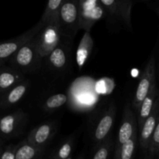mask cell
I'll return each mask as SVG.
<instances>
[{
  "instance_id": "cell-21",
  "label": "cell",
  "mask_w": 159,
  "mask_h": 159,
  "mask_svg": "<svg viewBox=\"0 0 159 159\" xmlns=\"http://www.w3.org/2000/svg\"><path fill=\"white\" fill-rule=\"evenodd\" d=\"M63 0H48L40 21L44 26L51 20L58 17V12Z\"/></svg>"
},
{
  "instance_id": "cell-30",
  "label": "cell",
  "mask_w": 159,
  "mask_h": 159,
  "mask_svg": "<svg viewBox=\"0 0 159 159\" xmlns=\"http://www.w3.org/2000/svg\"><path fill=\"white\" fill-rule=\"evenodd\" d=\"M79 159H82V158H79Z\"/></svg>"
},
{
  "instance_id": "cell-3",
  "label": "cell",
  "mask_w": 159,
  "mask_h": 159,
  "mask_svg": "<svg viewBox=\"0 0 159 159\" xmlns=\"http://www.w3.org/2000/svg\"><path fill=\"white\" fill-rule=\"evenodd\" d=\"M107 11L99 0H79V30L89 31L94 24L105 17Z\"/></svg>"
},
{
  "instance_id": "cell-25",
  "label": "cell",
  "mask_w": 159,
  "mask_h": 159,
  "mask_svg": "<svg viewBox=\"0 0 159 159\" xmlns=\"http://www.w3.org/2000/svg\"><path fill=\"white\" fill-rule=\"evenodd\" d=\"M17 145L10 144L7 146L4 150H2L0 159H15L16 151Z\"/></svg>"
},
{
  "instance_id": "cell-19",
  "label": "cell",
  "mask_w": 159,
  "mask_h": 159,
  "mask_svg": "<svg viewBox=\"0 0 159 159\" xmlns=\"http://www.w3.org/2000/svg\"><path fill=\"white\" fill-rule=\"evenodd\" d=\"M41 152L42 149L32 145L25 139L17 144L15 159H35Z\"/></svg>"
},
{
  "instance_id": "cell-26",
  "label": "cell",
  "mask_w": 159,
  "mask_h": 159,
  "mask_svg": "<svg viewBox=\"0 0 159 159\" xmlns=\"http://www.w3.org/2000/svg\"><path fill=\"white\" fill-rule=\"evenodd\" d=\"M124 1H125L126 2H127V3H130V4H132L131 0H124Z\"/></svg>"
},
{
  "instance_id": "cell-28",
  "label": "cell",
  "mask_w": 159,
  "mask_h": 159,
  "mask_svg": "<svg viewBox=\"0 0 159 159\" xmlns=\"http://www.w3.org/2000/svg\"><path fill=\"white\" fill-rule=\"evenodd\" d=\"M67 159H72V158H71V156H70V157H69V158H67Z\"/></svg>"
},
{
  "instance_id": "cell-20",
  "label": "cell",
  "mask_w": 159,
  "mask_h": 159,
  "mask_svg": "<svg viewBox=\"0 0 159 159\" xmlns=\"http://www.w3.org/2000/svg\"><path fill=\"white\" fill-rule=\"evenodd\" d=\"M68 101V96L65 93H57L49 96L43 102L42 108L46 112L55 111L63 107Z\"/></svg>"
},
{
  "instance_id": "cell-29",
  "label": "cell",
  "mask_w": 159,
  "mask_h": 159,
  "mask_svg": "<svg viewBox=\"0 0 159 159\" xmlns=\"http://www.w3.org/2000/svg\"><path fill=\"white\" fill-rule=\"evenodd\" d=\"M2 144V141H1V140H0V144Z\"/></svg>"
},
{
  "instance_id": "cell-18",
  "label": "cell",
  "mask_w": 159,
  "mask_h": 159,
  "mask_svg": "<svg viewBox=\"0 0 159 159\" xmlns=\"http://www.w3.org/2000/svg\"><path fill=\"white\" fill-rule=\"evenodd\" d=\"M138 140V133L124 143L119 148L115 150L114 159H134Z\"/></svg>"
},
{
  "instance_id": "cell-17",
  "label": "cell",
  "mask_w": 159,
  "mask_h": 159,
  "mask_svg": "<svg viewBox=\"0 0 159 159\" xmlns=\"http://www.w3.org/2000/svg\"><path fill=\"white\" fill-rule=\"evenodd\" d=\"M46 57H48V61L51 68L57 71H61L65 68L68 63L67 48L63 44H61L60 42Z\"/></svg>"
},
{
  "instance_id": "cell-10",
  "label": "cell",
  "mask_w": 159,
  "mask_h": 159,
  "mask_svg": "<svg viewBox=\"0 0 159 159\" xmlns=\"http://www.w3.org/2000/svg\"><path fill=\"white\" fill-rule=\"evenodd\" d=\"M57 127L54 122H45L33 129L26 137V141L32 145L43 150L55 134Z\"/></svg>"
},
{
  "instance_id": "cell-2",
  "label": "cell",
  "mask_w": 159,
  "mask_h": 159,
  "mask_svg": "<svg viewBox=\"0 0 159 159\" xmlns=\"http://www.w3.org/2000/svg\"><path fill=\"white\" fill-rule=\"evenodd\" d=\"M62 37L59 18L54 19L44 25L37 34V46L40 57H46L61 42Z\"/></svg>"
},
{
  "instance_id": "cell-31",
  "label": "cell",
  "mask_w": 159,
  "mask_h": 159,
  "mask_svg": "<svg viewBox=\"0 0 159 159\" xmlns=\"http://www.w3.org/2000/svg\"><path fill=\"white\" fill-rule=\"evenodd\" d=\"M158 155H159V152H158Z\"/></svg>"
},
{
  "instance_id": "cell-13",
  "label": "cell",
  "mask_w": 159,
  "mask_h": 159,
  "mask_svg": "<svg viewBox=\"0 0 159 159\" xmlns=\"http://www.w3.org/2000/svg\"><path fill=\"white\" fill-rule=\"evenodd\" d=\"M24 73L12 67L0 66V98L10 89L25 80Z\"/></svg>"
},
{
  "instance_id": "cell-16",
  "label": "cell",
  "mask_w": 159,
  "mask_h": 159,
  "mask_svg": "<svg viewBox=\"0 0 159 159\" xmlns=\"http://www.w3.org/2000/svg\"><path fill=\"white\" fill-rule=\"evenodd\" d=\"M93 48V40L89 31H85L76 51V63L79 70L88 61Z\"/></svg>"
},
{
  "instance_id": "cell-11",
  "label": "cell",
  "mask_w": 159,
  "mask_h": 159,
  "mask_svg": "<svg viewBox=\"0 0 159 159\" xmlns=\"http://www.w3.org/2000/svg\"><path fill=\"white\" fill-rule=\"evenodd\" d=\"M159 113V96L155 101L153 109L151 112L150 115L144 120V124H142L141 128L138 130L139 131V144L141 149L143 150L144 153L147 155L148 149L149 144H150L151 138H152V134L155 128V126L158 121Z\"/></svg>"
},
{
  "instance_id": "cell-6",
  "label": "cell",
  "mask_w": 159,
  "mask_h": 159,
  "mask_svg": "<svg viewBox=\"0 0 159 159\" xmlns=\"http://www.w3.org/2000/svg\"><path fill=\"white\" fill-rule=\"evenodd\" d=\"M43 26L41 22L39 21L37 25L18 37L0 42V65H3L6 62L9 61L23 44L38 34Z\"/></svg>"
},
{
  "instance_id": "cell-9",
  "label": "cell",
  "mask_w": 159,
  "mask_h": 159,
  "mask_svg": "<svg viewBox=\"0 0 159 159\" xmlns=\"http://www.w3.org/2000/svg\"><path fill=\"white\" fill-rule=\"evenodd\" d=\"M27 118L26 113L21 110L0 117V137L11 138L17 136Z\"/></svg>"
},
{
  "instance_id": "cell-27",
  "label": "cell",
  "mask_w": 159,
  "mask_h": 159,
  "mask_svg": "<svg viewBox=\"0 0 159 159\" xmlns=\"http://www.w3.org/2000/svg\"><path fill=\"white\" fill-rule=\"evenodd\" d=\"M2 152V148H0V155H1Z\"/></svg>"
},
{
  "instance_id": "cell-15",
  "label": "cell",
  "mask_w": 159,
  "mask_h": 159,
  "mask_svg": "<svg viewBox=\"0 0 159 159\" xmlns=\"http://www.w3.org/2000/svg\"><path fill=\"white\" fill-rule=\"evenodd\" d=\"M159 96V89L157 86V84L155 83L152 88L151 91L148 94L145 96L144 99L141 102L138 110L137 111V120H138V130L141 127L142 124H144V120L147 119L148 116L150 115L154 105L155 103V101Z\"/></svg>"
},
{
  "instance_id": "cell-5",
  "label": "cell",
  "mask_w": 159,
  "mask_h": 159,
  "mask_svg": "<svg viewBox=\"0 0 159 159\" xmlns=\"http://www.w3.org/2000/svg\"><path fill=\"white\" fill-rule=\"evenodd\" d=\"M156 68H155V56H152L146 65L145 68L143 71L141 77L138 82V87L135 91L131 106L132 109L135 113L138 110L140 105L145 96L148 94L153 85L156 83Z\"/></svg>"
},
{
  "instance_id": "cell-32",
  "label": "cell",
  "mask_w": 159,
  "mask_h": 159,
  "mask_svg": "<svg viewBox=\"0 0 159 159\" xmlns=\"http://www.w3.org/2000/svg\"><path fill=\"white\" fill-rule=\"evenodd\" d=\"M0 66H2V65H0Z\"/></svg>"
},
{
  "instance_id": "cell-7",
  "label": "cell",
  "mask_w": 159,
  "mask_h": 159,
  "mask_svg": "<svg viewBox=\"0 0 159 159\" xmlns=\"http://www.w3.org/2000/svg\"><path fill=\"white\" fill-rule=\"evenodd\" d=\"M116 106L111 102L98 118L91 134L92 141L96 146L99 145L110 136L116 119Z\"/></svg>"
},
{
  "instance_id": "cell-22",
  "label": "cell",
  "mask_w": 159,
  "mask_h": 159,
  "mask_svg": "<svg viewBox=\"0 0 159 159\" xmlns=\"http://www.w3.org/2000/svg\"><path fill=\"white\" fill-rule=\"evenodd\" d=\"M113 141L110 136H109L105 141L96 146V151L93 155V159H108L110 156L111 151L113 149Z\"/></svg>"
},
{
  "instance_id": "cell-23",
  "label": "cell",
  "mask_w": 159,
  "mask_h": 159,
  "mask_svg": "<svg viewBox=\"0 0 159 159\" xmlns=\"http://www.w3.org/2000/svg\"><path fill=\"white\" fill-rule=\"evenodd\" d=\"M159 152V113L157 124L152 134L151 138L150 144H149L148 149L147 156L148 159H153L158 154Z\"/></svg>"
},
{
  "instance_id": "cell-1",
  "label": "cell",
  "mask_w": 159,
  "mask_h": 159,
  "mask_svg": "<svg viewBox=\"0 0 159 159\" xmlns=\"http://www.w3.org/2000/svg\"><path fill=\"white\" fill-rule=\"evenodd\" d=\"M36 36L23 44L9 61L12 68L24 74L37 71L41 65L42 57L39 54Z\"/></svg>"
},
{
  "instance_id": "cell-24",
  "label": "cell",
  "mask_w": 159,
  "mask_h": 159,
  "mask_svg": "<svg viewBox=\"0 0 159 159\" xmlns=\"http://www.w3.org/2000/svg\"><path fill=\"white\" fill-rule=\"evenodd\" d=\"M73 148V140L68 138L64 141L54 152L51 159H67L71 156Z\"/></svg>"
},
{
  "instance_id": "cell-4",
  "label": "cell",
  "mask_w": 159,
  "mask_h": 159,
  "mask_svg": "<svg viewBox=\"0 0 159 159\" xmlns=\"http://www.w3.org/2000/svg\"><path fill=\"white\" fill-rule=\"evenodd\" d=\"M79 0H63L58 12L62 36L68 38L75 37L79 30Z\"/></svg>"
},
{
  "instance_id": "cell-14",
  "label": "cell",
  "mask_w": 159,
  "mask_h": 159,
  "mask_svg": "<svg viewBox=\"0 0 159 159\" xmlns=\"http://www.w3.org/2000/svg\"><path fill=\"white\" fill-rule=\"evenodd\" d=\"M30 87V82L26 79L16 85L0 98V108L7 109L18 103L23 98Z\"/></svg>"
},
{
  "instance_id": "cell-8",
  "label": "cell",
  "mask_w": 159,
  "mask_h": 159,
  "mask_svg": "<svg viewBox=\"0 0 159 159\" xmlns=\"http://www.w3.org/2000/svg\"><path fill=\"white\" fill-rule=\"evenodd\" d=\"M138 133L137 114L130 104L127 103L124 107L122 121L118 131L117 138L115 144V150L119 148L124 143L128 141L134 135Z\"/></svg>"
},
{
  "instance_id": "cell-12",
  "label": "cell",
  "mask_w": 159,
  "mask_h": 159,
  "mask_svg": "<svg viewBox=\"0 0 159 159\" xmlns=\"http://www.w3.org/2000/svg\"><path fill=\"white\" fill-rule=\"evenodd\" d=\"M107 12L131 28L132 4L124 0H99Z\"/></svg>"
}]
</instances>
